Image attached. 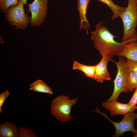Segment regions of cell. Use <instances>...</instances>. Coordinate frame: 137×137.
I'll return each instance as SVG.
<instances>
[{"instance_id":"cell-1","label":"cell","mask_w":137,"mask_h":137,"mask_svg":"<svg viewBox=\"0 0 137 137\" xmlns=\"http://www.w3.org/2000/svg\"><path fill=\"white\" fill-rule=\"evenodd\" d=\"M95 29L90 32L91 38L95 48L102 56L107 55L111 58L116 55L121 50L124 44L122 42L115 40L116 36L101 23L95 26Z\"/></svg>"},{"instance_id":"cell-2","label":"cell","mask_w":137,"mask_h":137,"mask_svg":"<svg viewBox=\"0 0 137 137\" xmlns=\"http://www.w3.org/2000/svg\"><path fill=\"white\" fill-rule=\"evenodd\" d=\"M119 16L122 20L123 27L122 42L125 44L137 41V8L135 0H128L127 6Z\"/></svg>"},{"instance_id":"cell-3","label":"cell","mask_w":137,"mask_h":137,"mask_svg":"<svg viewBox=\"0 0 137 137\" xmlns=\"http://www.w3.org/2000/svg\"><path fill=\"white\" fill-rule=\"evenodd\" d=\"M77 97L71 99L68 95L57 96L51 102L50 112L59 121L66 122L72 118L70 115L71 108L76 103Z\"/></svg>"},{"instance_id":"cell-4","label":"cell","mask_w":137,"mask_h":137,"mask_svg":"<svg viewBox=\"0 0 137 137\" xmlns=\"http://www.w3.org/2000/svg\"><path fill=\"white\" fill-rule=\"evenodd\" d=\"M116 64L117 72L114 80V88L111 96L107 101L117 100L118 96L122 92L127 93L126 83L128 70L126 60L123 57H120L118 61H113Z\"/></svg>"},{"instance_id":"cell-5","label":"cell","mask_w":137,"mask_h":137,"mask_svg":"<svg viewBox=\"0 0 137 137\" xmlns=\"http://www.w3.org/2000/svg\"><path fill=\"white\" fill-rule=\"evenodd\" d=\"M5 13L9 24L15 26L18 29H25L30 23L31 17L27 13H25L24 5L19 2L8 8Z\"/></svg>"},{"instance_id":"cell-6","label":"cell","mask_w":137,"mask_h":137,"mask_svg":"<svg viewBox=\"0 0 137 137\" xmlns=\"http://www.w3.org/2000/svg\"><path fill=\"white\" fill-rule=\"evenodd\" d=\"M93 111L102 115L114 125L115 132L113 135V137H119L128 131L133 132L134 135L137 133V130L135 129L134 125V121L137 118V113H135L134 112L124 115L121 121L116 122L110 119L105 113L100 112L97 107L95 110Z\"/></svg>"},{"instance_id":"cell-7","label":"cell","mask_w":137,"mask_h":137,"mask_svg":"<svg viewBox=\"0 0 137 137\" xmlns=\"http://www.w3.org/2000/svg\"><path fill=\"white\" fill-rule=\"evenodd\" d=\"M48 3V0H34L28 5V11L31 14V26H39L43 23L47 11Z\"/></svg>"},{"instance_id":"cell-8","label":"cell","mask_w":137,"mask_h":137,"mask_svg":"<svg viewBox=\"0 0 137 137\" xmlns=\"http://www.w3.org/2000/svg\"><path fill=\"white\" fill-rule=\"evenodd\" d=\"M103 106L110 112L113 116L118 115H124L134 112L137 109L136 106H131L128 103L124 104L118 102L117 100L103 102Z\"/></svg>"},{"instance_id":"cell-9","label":"cell","mask_w":137,"mask_h":137,"mask_svg":"<svg viewBox=\"0 0 137 137\" xmlns=\"http://www.w3.org/2000/svg\"><path fill=\"white\" fill-rule=\"evenodd\" d=\"M109 61L113 62V60L107 55L102 56L100 61L96 65L95 74L93 79L94 80L100 83L103 82L105 80H111L107 68V64Z\"/></svg>"},{"instance_id":"cell-10","label":"cell","mask_w":137,"mask_h":137,"mask_svg":"<svg viewBox=\"0 0 137 137\" xmlns=\"http://www.w3.org/2000/svg\"><path fill=\"white\" fill-rule=\"evenodd\" d=\"M91 0H78L77 4L80 20L79 30L82 29L85 30L87 33L88 30L90 28V25L87 18V10L89 3Z\"/></svg>"},{"instance_id":"cell-11","label":"cell","mask_w":137,"mask_h":137,"mask_svg":"<svg viewBox=\"0 0 137 137\" xmlns=\"http://www.w3.org/2000/svg\"><path fill=\"white\" fill-rule=\"evenodd\" d=\"M116 55L137 60V41L124 44Z\"/></svg>"},{"instance_id":"cell-12","label":"cell","mask_w":137,"mask_h":137,"mask_svg":"<svg viewBox=\"0 0 137 137\" xmlns=\"http://www.w3.org/2000/svg\"><path fill=\"white\" fill-rule=\"evenodd\" d=\"M18 128L10 122H7L0 125V137H18Z\"/></svg>"},{"instance_id":"cell-13","label":"cell","mask_w":137,"mask_h":137,"mask_svg":"<svg viewBox=\"0 0 137 137\" xmlns=\"http://www.w3.org/2000/svg\"><path fill=\"white\" fill-rule=\"evenodd\" d=\"M96 67V65H87L74 61L73 63L72 68L74 70H78L82 71L87 77L93 79Z\"/></svg>"},{"instance_id":"cell-14","label":"cell","mask_w":137,"mask_h":137,"mask_svg":"<svg viewBox=\"0 0 137 137\" xmlns=\"http://www.w3.org/2000/svg\"><path fill=\"white\" fill-rule=\"evenodd\" d=\"M29 89L38 92H42L52 94L51 89L43 81L38 79L29 85Z\"/></svg>"},{"instance_id":"cell-15","label":"cell","mask_w":137,"mask_h":137,"mask_svg":"<svg viewBox=\"0 0 137 137\" xmlns=\"http://www.w3.org/2000/svg\"><path fill=\"white\" fill-rule=\"evenodd\" d=\"M107 5L113 13L111 19L114 20L119 16L120 14L126 8L119 6L115 4L111 0H98Z\"/></svg>"},{"instance_id":"cell-16","label":"cell","mask_w":137,"mask_h":137,"mask_svg":"<svg viewBox=\"0 0 137 137\" xmlns=\"http://www.w3.org/2000/svg\"><path fill=\"white\" fill-rule=\"evenodd\" d=\"M137 88V75L133 71L128 70L126 83L127 93L132 92Z\"/></svg>"},{"instance_id":"cell-17","label":"cell","mask_w":137,"mask_h":137,"mask_svg":"<svg viewBox=\"0 0 137 137\" xmlns=\"http://www.w3.org/2000/svg\"><path fill=\"white\" fill-rule=\"evenodd\" d=\"M37 135L32 130L28 128L20 127L18 128V137H35Z\"/></svg>"},{"instance_id":"cell-18","label":"cell","mask_w":137,"mask_h":137,"mask_svg":"<svg viewBox=\"0 0 137 137\" xmlns=\"http://www.w3.org/2000/svg\"><path fill=\"white\" fill-rule=\"evenodd\" d=\"M19 2L18 0H0V8L2 12L5 13L10 7L16 5Z\"/></svg>"},{"instance_id":"cell-19","label":"cell","mask_w":137,"mask_h":137,"mask_svg":"<svg viewBox=\"0 0 137 137\" xmlns=\"http://www.w3.org/2000/svg\"><path fill=\"white\" fill-rule=\"evenodd\" d=\"M126 61L128 70L133 71L137 75V60L126 58Z\"/></svg>"},{"instance_id":"cell-20","label":"cell","mask_w":137,"mask_h":137,"mask_svg":"<svg viewBox=\"0 0 137 137\" xmlns=\"http://www.w3.org/2000/svg\"><path fill=\"white\" fill-rule=\"evenodd\" d=\"M9 92L6 90L4 92L0 94V113L2 111V107L6 98L9 96Z\"/></svg>"},{"instance_id":"cell-21","label":"cell","mask_w":137,"mask_h":137,"mask_svg":"<svg viewBox=\"0 0 137 137\" xmlns=\"http://www.w3.org/2000/svg\"><path fill=\"white\" fill-rule=\"evenodd\" d=\"M127 103L131 106H136L137 104V88L135 89L130 100Z\"/></svg>"},{"instance_id":"cell-22","label":"cell","mask_w":137,"mask_h":137,"mask_svg":"<svg viewBox=\"0 0 137 137\" xmlns=\"http://www.w3.org/2000/svg\"><path fill=\"white\" fill-rule=\"evenodd\" d=\"M27 0H19V3L24 5L27 4Z\"/></svg>"},{"instance_id":"cell-23","label":"cell","mask_w":137,"mask_h":137,"mask_svg":"<svg viewBox=\"0 0 137 137\" xmlns=\"http://www.w3.org/2000/svg\"><path fill=\"white\" fill-rule=\"evenodd\" d=\"M135 4L137 8V0H135Z\"/></svg>"},{"instance_id":"cell-24","label":"cell","mask_w":137,"mask_h":137,"mask_svg":"<svg viewBox=\"0 0 137 137\" xmlns=\"http://www.w3.org/2000/svg\"><path fill=\"white\" fill-rule=\"evenodd\" d=\"M133 136L134 137H137V133L134 135Z\"/></svg>"},{"instance_id":"cell-25","label":"cell","mask_w":137,"mask_h":137,"mask_svg":"<svg viewBox=\"0 0 137 137\" xmlns=\"http://www.w3.org/2000/svg\"><path fill=\"white\" fill-rule=\"evenodd\" d=\"M136 130H137V129H136Z\"/></svg>"}]
</instances>
